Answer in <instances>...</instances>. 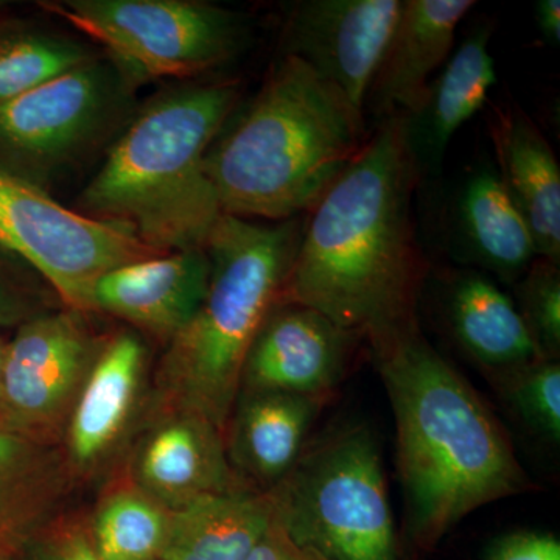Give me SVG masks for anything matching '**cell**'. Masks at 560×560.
<instances>
[{"mask_svg":"<svg viewBox=\"0 0 560 560\" xmlns=\"http://www.w3.org/2000/svg\"><path fill=\"white\" fill-rule=\"evenodd\" d=\"M537 31L541 38L552 47L560 43V2L559 0H539L534 7Z\"/></svg>","mask_w":560,"mask_h":560,"instance_id":"obj_31","label":"cell"},{"mask_svg":"<svg viewBox=\"0 0 560 560\" xmlns=\"http://www.w3.org/2000/svg\"><path fill=\"white\" fill-rule=\"evenodd\" d=\"M453 260L515 285L537 259L525 220L512 205L495 164L480 161L459 180L444 220Z\"/></svg>","mask_w":560,"mask_h":560,"instance_id":"obj_16","label":"cell"},{"mask_svg":"<svg viewBox=\"0 0 560 560\" xmlns=\"http://www.w3.org/2000/svg\"><path fill=\"white\" fill-rule=\"evenodd\" d=\"M33 544L32 560H101L92 547L88 530L77 525L60 526L28 540Z\"/></svg>","mask_w":560,"mask_h":560,"instance_id":"obj_29","label":"cell"},{"mask_svg":"<svg viewBox=\"0 0 560 560\" xmlns=\"http://www.w3.org/2000/svg\"><path fill=\"white\" fill-rule=\"evenodd\" d=\"M102 346L70 308L22 324L5 346L0 423L58 444Z\"/></svg>","mask_w":560,"mask_h":560,"instance_id":"obj_10","label":"cell"},{"mask_svg":"<svg viewBox=\"0 0 560 560\" xmlns=\"http://www.w3.org/2000/svg\"><path fill=\"white\" fill-rule=\"evenodd\" d=\"M101 44L135 86L195 79L237 57L248 43L241 14L195 0H57L40 3Z\"/></svg>","mask_w":560,"mask_h":560,"instance_id":"obj_7","label":"cell"},{"mask_svg":"<svg viewBox=\"0 0 560 560\" xmlns=\"http://www.w3.org/2000/svg\"><path fill=\"white\" fill-rule=\"evenodd\" d=\"M366 116L305 62L279 57L206 154L221 212L275 223L305 215L370 140Z\"/></svg>","mask_w":560,"mask_h":560,"instance_id":"obj_3","label":"cell"},{"mask_svg":"<svg viewBox=\"0 0 560 560\" xmlns=\"http://www.w3.org/2000/svg\"><path fill=\"white\" fill-rule=\"evenodd\" d=\"M418 186L394 114L305 213L280 300L315 308L368 345L419 324L429 270L412 221Z\"/></svg>","mask_w":560,"mask_h":560,"instance_id":"obj_1","label":"cell"},{"mask_svg":"<svg viewBox=\"0 0 560 560\" xmlns=\"http://www.w3.org/2000/svg\"><path fill=\"white\" fill-rule=\"evenodd\" d=\"M245 560H327L311 548L301 547L272 517L270 528L257 541Z\"/></svg>","mask_w":560,"mask_h":560,"instance_id":"obj_30","label":"cell"},{"mask_svg":"<svg viewBox=\"0 0 560 560\" xmlns=\"http://www.w3.org/2000/svg\"><path fill=\"white\" fill-rule=\"evenodd\" d=\"M69 480L58 444L0 425V547L16 555L46 528Z\"/></svg>","mask_w":560,"mask_h":560,"instance_id":"obj_22","label":"cell"},{"mask_svg":"<svg viewBox=\"0 0 560 560\" xmlns=\"http://www.w3.org/2000/svg\"><path fill=\"white\" fill-rule=\"evenodd\" d=\"M268 493L238 488L171 512L158 560H245L270 528Z\"/></svg>","mask_w":560,"mask_h":560,"instance_id":"obj_23","label":"cell"},{"mask_svg":"<svg viewBox=\"0 0 560 560\" xmlns=\"http://www.w3.org/2000/svg\"><path fill=\"white\" fill-rule=\"evenodd\" d=\"M131 477L135 488L168 512L243 488L232 474L224 434L208 419L178 408H156L136 448Z\"/></svg>","mask_w":560,"mask_h":560,"instance_id":"obj_13","label":"cell"},{"mask_svg":"<svg viewBox=\"0 0 560 560\" xmlns=\"http://www.w3.org/2000/svg\"><path fill=\"white\" fill-rule=\"evenodd\" d=\"M147 350L138 335L103 342L66 425L70 470L91 469L113 451L138 401Z\"/></svg>","mask_w":560,"mask_h":560,"instance_id":"obj_19","label":"cell"},{"mask_svg":"<svg viewBox=\"0 0 560 560\" xmlns=\"http://www.w3.org/2000/svg\"><path fill=\"white\" fill-rule=\"evenodd\" d=\"M268 497L291 539L327 560H399L381 445L366 423L307 442Z\"/></svg>","mask_w":560,"mask_h":560,"instance_id":"obj_6","label":"cell"},{"mask_svg":"<svg viewBox=\"0 0 560 560\" xmlns=\"http://www.w3.org/2000/svg\"><path fill=\"white\" fill-rule=\"evenodd\" d=\"M135 90L108 58L97 57L0 103V162L40 186L120 135L136 110Z\"/></svg>","mask_w":560,"mask_h":560,"instance_id":"obj_8","label":"cell"},{"mask_svg":"<svg viewBox=\"0 0 560 560\" xmlns=\"http://www.w3.org/2000/svg\"><path fill=\"white\" fill-rule=\"evenodd\" d=\"M0 246L27 261L70 311L92 313L105 272L162 256L128 228L83 215L0 162Z\"/></svg>","mask_w":560,"mask_h":560,"instance_id":"obj_9","label":"cell"},{"mask_svg":"<svg viewBox=\"0 0 560 560\" xmlns=\"http://www.w3.org/2000/svg\"><path fill=\"white\" fill-rule=\"evenodd\" d=\"M474 0H404L399 20L364 98L377 124L415 108L451 58L460 21Z\"/></svg>","mask_w":560,"mask_h":560,"instance_id":"obj_17","label":"cell"},{"mask_svg":"<svg viewBox=\"0 0 560 560\" xmlns=\"http://www.w3.org/2000/svg\"><path fill=\"white\" fill-rule=\"evenodd\" d=\"M209 278L205 248L135 261L105 272L94 283L92 313L117 316L168 345L200 308Z\"/></svg>","mask_w":560,"mask_h":560,"instance_id":"obj_15","label":"cell"},{"mask_svg":"<svg viewBox=\"0 0 560 560\" xmlns=\"http://www.w3.org/2000/svg\"><path fill=\"white\" fill-rule=\"evenodd\" d=\"M171 512L131 486L103 501L90 530L101 560H158Z\"/></svg>","mask_w":560,"mask_h":560,"instance_id":"obj_24","label":"cell"},{"mask_svg":"<svg viewBox=\"0 0 560 560\" xmlns=\"http://www.w3.org/2000/svg\"><path fill=\"white\" fill-rule=\"evenodd\" d=\"M404 0H300L283 21L280 57H294L363 110ZM364 113V110H363Z\"/></svg>","mask_w":560,"mask_h":560,"instance_id":"obj_11","label":"cell"},{"mask_svg":"<svg viewBox=\"0 0 560 560\" xmlns=\"http://www.w3.org/2000/svg\"><path fill=\"white\" fill-rule=\"evenodd\" d=\"M326 401L280 390H241L224 433L238 485L270 492L300 458Z\"/></svg>","mask_w":560,"mask_h":560,"instance_id":"obj_18","label":"cell"},{"mask_svg":"<svg viewBox=\"0 0 560 560\" xmlns=\"http://www.w3.org/2000/svg\"><path fill=\"white\" fill-rule=\"evenodd\" d=\"M363 338L307 307L279 300L250 342L241 390H280L329 399Z\"/></svg>","mask_w":560,"mask_h":560,"instance_id":"obj_12","label":"cell"},{"mask_svg":"<svg viewBox=\"0 0 560 560\" xmlns=\"http://www.w3.org/2000/svg\"><path fill=\"white\" fill-rule=\"evenodd\" d=\"M497 172L525 220L537 257L560 265V167L550 142L518 106L497 110Z\"/></svg>","mask_w":560,"mask_h":560,"instance_id":"obj_20","label":"cell"},{"mask_svg":"<svg viewBox=\"0 0 560 560\" xmlns=\"http://www.w3.org/2000/svg\"><path fill=\"white\" fill-rule=\"evenodd\" d=\"M482 560H560V541L541 530H514L490 541Z\"/></svg>","mask_w":560,"mask_h":560,"instance_id":"obj_28","label":"cell"},{"mask_svg":"<svg viewBox=\"0 0 560 560\" xmlns=\"http://www.w3.org/2000/svg\"><path fill=\"white\" fill-rule=\"evenodd\" d=\"M396 422L401 539L430 555L486 504L533 492L503 423L427 340L420 323L371 342Z\"/></svg>","mask_w":560,"mask_h":560,"instance_id":"obj_2","label":"cell"},{"mask_svg":"<svg viewBox=\"0 0 560 560\" xmlns=\"http://www.w3.org/2000/svg\"><path fill=\"white\" fill-rule=\"evenodd\" d=\"M517 307L541 359L560 355V265L537 257L515 283Z\"/></svg>","mask_w":560,"mask_h":560,"instance_id":"obj_27","label":"cell"},{"mask_svg":"<svg viewBox=\"0 0 560 560\" xmlns=\"http://www.w3.org/2000/svg\"><path fill=\"white\" fill-rule=\"evenodd\" d=\"M441 311L452 337L485 374L544 360L515 302L485 272H451L441 290Z\"/></svg>","mask_w":560,"mask_h":560,"instance_id":"obj_21","label":"cell"},{"mask_svg":"<svg viewBox=\"0 0 560 560\" xmlns=\"http://www.w3.org/2000/svg\"><path fill=\"white\" fill-rule=\"evenodd\" d=\"M492 35V22H477L430 81L418 105L399 114L401 139L419 183L440 178L453 136L485 106L497 83L489 50Z\"/></svg>","mask_w":560,"mask_h":560,"instance_id":"obj_14","label":"cell"},{"mask_svg":"<svg viewBox=\"0 0 560 560\" xmlns=\"http://www.w3.org/2000/svg\"><path fill=\"white\" fill-rule=\"evenodd\" d=\"M14 556H16L14 552L0 547V560H14Z\"/></svg>","mask_w":560,"mask_h":560,"instance_id":"obj_34","label":"cell"},{"mask_svg":"<svg viewBox=\"0 0 560 560\" xmlns=\"http://www.w3.org/2000/svg\"><path fill=\"white\" fill-rule=\"evenodd\" d=\"M241 97V83L224 80L149 98L81 191V213L121 224L161 253L205 248L223 215L206 154Z\"/></svg>","mask_w":560,"mask_h":560,"instance_id":"obj_4","label":"cell"},{"mask_svg":"<svg viewBox=\"0 0 560 560\" xmlns=\"http://www.w3.org/2000/svg\"><path fill=\"white\" fill-rule=\"evenodd\" d=\"M97 58L94 50L68 36L38 31L0 38V103L13 101L40 84Z\"/></svg>","mask_w":560,"mask_h":560,"instance_id":"obj_25","label":"cell"},{"mask_svg":"<svg viewBox=\"0 0 560 560\" xmlns=\"http://www.w3.org/2000/svg\"><path fill=\"white\" fill-rule=\"evenodd\" d=\"M7 342L0 338V393H2V370H3V357H5ZM2 425V423H0Z\"/></svg>","mask_w":560,"mask_h":560,"instance_id":"obj_33","label":"cell"},{"mask_svg":"<svg viewBox=\"0 0 560 560\" xmlns=\"http://www.w3.org/2000/svg\"><path fill=\"white\" fill-rule=\"evenodd\" d=\"M304 224L305 215L272 224L220 217L205 243L208 293L158 366V408L195 412L226 433L246 353L282 294Z\"/></svg>","mask_w":560,"mask_h":560,"instance_id":"obj_5","label":"cell"},{"mask_svg":"<svg viewBox=\"0 0 560 560\" xmlns=\"http://www.w3.org/2000/svg\"><path fill=\"white\" fill-rule=\"evenodd\" d=\"M14 318V307L11 305L9 298L0 289V324L10 323Z\"/></svg>","mask_w":560,"mask_h":560,"instance_id":"obj_32","label":"cell"},{"mask_svg":"<svg viewBox=\"0 0 560 560\" xmlns=\"http://www.w3.org/2000/svg\"><path fill=\"white\" fill-rule=\"evenodd\" d=\"M508 410L541 440L560 441V364L539 360L512 370L486 372Z\"/></svg>","mask_w":560,"mask_h":560,"instance_id":"obj_26","label":"cell"}]
</instances>
